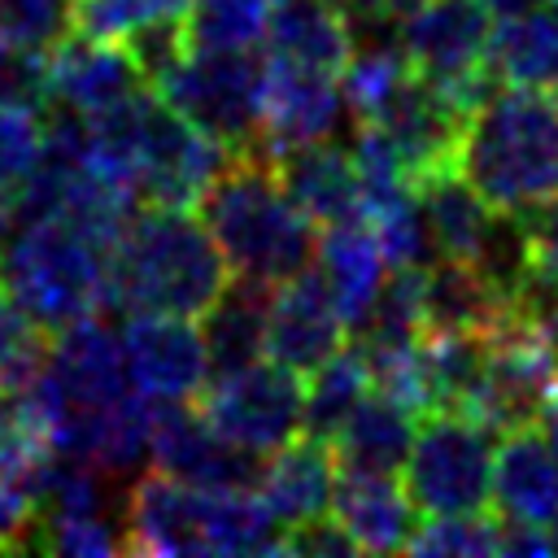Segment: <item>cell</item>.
<instances>
[{
  "mask_svg": "<svg viewBox=\"0 0 558 558\" xmlns=\"http://www.w3.org/2000/svg\"><path fill=\"white\" fill-rule=\"evenodd\" d=\"M196 214L205 218L235 279L279 288L296 270L314 266L318 222L283 192L266 148L231 153V161L205 187Z\"/></svg>",
  "mask_w": 558,
  "mask_h": 558,
  "instance_id": "6da1fadb",
  "label": "cell"
},
{
  "mask_svg": "<svg viewBox=\"0 0 558 558\" xmlns=\"http://www.w3.org/2000/svg\"><path fill=\"white\" fill-rule=\"evenodd\" d=\"M227 283L231 266L196 209L144 205L109 253L105 305L126 314L157 310L201 318Z\"/></svg>",
  "mask_w": 558,
  "mask_h": 558,
  "instance_id": "7a4b0ae2",
  "label": "cell"
},
{
  "mask_svg": "<svg viewBox=\"0 0 558 558\" xmlns=\"http://www.w3.org/2000/svg\"><path fill=\"white\" fill-rule=\"evenodd\" d=\"M458 170L497 214H536L558 196V96L493 87L462 135Z\"/></svg>",
  "mask_w": 558,
  "mask_h": 558,
  "instance_id": "3957f363",
  "label": "cell"
},
{
  "mask_svg": "<svg viewBox=\"0 0 558 558\" xmlns=\"http://www.w3.org/2000/svg\"><path fill=\"white\" fill-rule=\"evenodd\" d=\"M0 279L44 327L61 331L105 310L109 248L87 240L65 218L17 222L0 253Z\"/></svg>",
  "mask_w": 558,
  "mask_h": 558,
  "instance_id": "277c9868",
  "label": "cell"
},
{
  "mask_svg": "<svg viewBox=\"0 0 558 558\" xmlns=\"http://www.w3.org/2000/svg\"><path fill=\"white\" fill-rule=\"evenodd\" d=\"M262 87L266 61L253 48H192L157 87L192 126L231 153L262 144Z\"/></svg>",
  "mask_w": 558,
  "mask_h": 558,
  "instance_id": "5b68a950",
  "label": "cell"
},
{
  "mask_svg": "<svg viewBox=\"0 0 558 558\" xmlns=\"http://www.w3.org/2000/svg\"><path fill=\"white\" fill-rule=\"evenodd\" d=\"M554 392H558L554 331L514 305L484 336V379H480L471 418H480L488 432L506 436V432L541 423Z\"/></svg>",
  "mask_w": 558,
  "mask_h": 558,
  "instance_id": "8992f818",
  "label": "cell"
},
{
  "mask_svg": "<svg viewBox=\"0 0 558 558\" xmlns=\"http://www.w3.org/2000/svg\"><path fill=\"white\" fill-rule=\"evenodd\" d=\"M480 418L458 410L423 414L410 458H405V493L423 514H466L488 506L493 484V445Z\"/></svg>",
  "mask_w": 558,
  "mask_h": 558,
  "instance_id": "52a82bcc",
  "label": "cell"
},
{
  "mask_svg": "<svg viewBox=\"0 0 558 558\" xmlns=\"http://www.w3.org/2000/svg\"><path fill=\"white\" fill-rule=\"evenodd\" d=\"M196 405L227 440L266 458L301 432L305 384L296 371L279 362H253V366L205 379V388L196 392Z\"/></svg>",
  "mask_w": 558,
  "mask_h": 558,
  "instance_id": "ba28073f",
  "label": "cell"
},
{
  "mask_svg": "<svg viewBox=\"0 0 558 558\" xmlns=\"http://www.w3.org/2000/svg\"><path fill=\"white\" fill-rule=\"evenodd\" d=\"M493 13L484 0H427L401 22V44L423 78L453 92L462 105H480L497 83L484 65Z\"/></svg>",
  "mask_w": 558,
  "mask_h": 558,
  "instance_id": "9c48e42d",
  "label": "cell"
},
{
  "mask_svg": "<svg viewBox=\"0 0 558 558\" xmlns=\"http://www.w3.org/2000/svg\"><path fill=\"white\" fill-rule=\"evenodd\" d=\"M148 458L157 471L196 488H257L262 453L227 440L196 401H157Z\"/></svg>",
  "mask_w": 558,
  "mask_h": 558,
  "instance_id": "30bf717a",
  "label": "cell"
},
{
  "mask_svg": "<svg viewBox=\"0 0 558 558\" xmlns=\"http://www.w3.org/2000/svg\"><path fill=\"white\" fill-rule=\"evenodd\" d=\"M48 375L61 392V418L52 427V449L61 445V436L70 432L74 418L96 414L105 405H113L118 397H126L135 384L126 375V353H122V336L100 323L96 314L61 327L52 336V353H48Z\"/></svg>",
  "mask_w": 558,
  "mask_h": 558,
  "instance_id": "8fae6325",
  "label": "cell"
},
{
  "mask_svg": "<svg viewBox=\"0 0 558 558\" xmlns=\"http://www.w3.org/2000/svg\"><path fill=\"white\" fill-rule=\"evenodd\" d=\"M122 353L131 384L153 401H196V392L209 379L201 327L183 314H126Z\"/></svg>",
  "mask_w": 558,
  "mask_h": 558,
  "instance_id": "7c38bea8",
  "label": "cell"
},
{
  "mask_svg": "<svg viewBox=\"0 0 558 558\" xmlns=\"http://www.w3.org/2000/svg\"><path fill=\"white\" fill-rule=\"evenodd\" d=\"M209 497L214 488L183 484L157 466L153 475H140L122 501L126 554H209Z\"/></svg>",
  "mask_w": 558,
  "mask_h": 558,
  "instance_id": "4fadbf2b",
  "label": "cell"
},
{
  "mask_svg": "<svg viewBox=\"0 0 558 558\" xmlns=\"http://www.w3.org/2000/svg\"><path fill=\"white\" fill-rule=\"evenodd\" d=\"M349 323L327 288V279L318 275V266L296 270L292 279H283L270 292V314H266V357L310 375L314 366H323L331 353L344 349Z\"/></svg>",
  "mask_w": 558,
  "mask_h": 558,
  "instance_id": "5bb4252c",
  "label": "cell"
},
{
  "mask_svg": "<svg viewBox=\"0 0 558 558\" xmlns=\"http://www.w3.org/2000/svg\"><path fill=\"white\" fill-rule=\"evenodd\" d=\"M344 113L340 74L296 65L288 57H266V87H262V144L266 153H283L296 144L331 140Z\"/></svg>",
  "mask_w": 558,
  "mask_h": 558,
  "instance_id": "9a60e30c",
  "label": "cell"
},
{
  "mask_svg": "<svg viewBox=\"0 0 558 558\" xmlns=\"http://www.w3.org/2000/svg\"><path fill=\"white\" fill-rule=\"evenodd\" d=\"M514 310V292L480 262L436 257L423 266V331L488 336Z\"/></svg>",
  "mask_w": 558,
  "mask_h": 558,
  "instance_id": "2e32d148",
  "label": "cell"
},
{
  "mask_svg": "<svg viewBox=\"0 0 558 558\" xmlns=\"http://www.w3.org/2000/svg\"><path fill=\"white\" fill-rule=\"evenodd\" d=\"M48 83H52V105H70L78 113H96L131 96L135 87H148L118 39H92L78 31H70L48 52Z\"/></svg>",
  "mask_w": 558,
  "mask_h": 558,
  "instance_id": "e0dca14e",
  "label": "cell"
},
{
  "mask_svg": "<svg viewBox=\"0 0 558 558\" xmlns=\"http://www.w3.org/2000/svg\"><path fill=\"white\" fill-rule=\"evenodd\" d=\"M488 501L501 519L519 523H549L558 514V449L545 432L519 427L497 440Z\"/></svg>",
  "mask_w": 558,
  "mask_h": 558,
  "instance_id": "ac0fdd59",
  "label": "cell"
},
{
  "mask_svg": "<svg viewBox=\"0 0 558 558\" xmlns=\"http://www.w3.org/2000/svg\"><path fill=\"white\" fill-rule=\"evenodd\" d=\"M275 157V174L283 183V192L318 222H349L362 218V183H357V166L353 153L331 144V140H314V144H296Z\"/></svg>",
  "mask_w": 558,
  "mask_h": 558,
  "instance_id": "d6986e66",
  "label": "cell"
},
{
  "mask_svg": "<svg viewBox=\"0 0 558 558\" xmlns=\"http://www.w3.org/2000/svg\"><path fill=\"white\" fill-rule=\"evenodd\" d=\"M336 480H340V466H336L331 445L301 432L275 453H266L262 475H257V497L283 527H296L331 510Z\"/></svg>",
  "mask_w": 558,
  "mask_h": 558,
  "instance_id": "ffe728a7",
  "label": "cell"
},
{
  "mask_svg": "<svg viewBox=\"0 0 558 558\" xmlns=\"http://www.w3.org/2000/svg\"><path fill=\"white\" fill-rule=\"evenodd\" d=\"M331 514L340 527L357 541L362 554H397L414 536V501L405 484L392 475H362V471H340L336 493H331Z\"/></svg>",
  "mask_w": 558,
  "mask_h": 558,
  "instance_id": "44dd1931",
  "label": "cell"
},
{
  "mask_svg": "<svg viewBox=\"0 0 558 558\" xmlns=\"http://www.w3.org/2000/svg\"><path fill=\"white\" fill-rule=\"evenodd\" d=\"M414 192H418V209H423L436 257L480 262V253L493 235L497 209L471 187V179L458 166H449V170H436L423 183H414Z\"/></svg>",
  "mask_w": 558,
  "mask_h": 558,
  "instance_id": "7402d4cb",
  "label": "cell"
},
{
  "mask_svg": "<svg viewBox=\"0 0 558 558\" xmlns=\"http://www.w3.org/2000/svg\"><path fill=\"white\" fill-rule=\"evenodd\" d=\"M314 266L318 275L327 279L349 331L366 318L379 283H384V248L362 218H349V222H331V227H318V253H314Z\"/></svg>",
  "mask_w": 558,
  "mask_h": 558,
  "instance_id": "603a6c76",
  "label": "cell"
},
{
  "mask_svg": "<svg viewBox=\"0 0 558 558\" xmlns=\"http://www.w3.org/2000/svg\"><path fill=\"white\" fill-rule=\"evenodd\" d=\"M414 432H418V414L371 388L366 401L349 414V423L331 440L336 466L362 475H397L410 458Z\"/></svg>",
  "mask_w": 558,
  "mask_h": 558,
  "instance_id": "cb8c5ba5",
  "label": "cell"
},
{
  "mask_svg": "<svg viewBox=\"0 0 558 558\" xmlns=\"http://www.w3.org/2000/svg\"><path fill=\"white\" fill-rule=\"evenodd\" d=\"M270 292L266 283L235 279L222 288V296L201 314V340L209 357V375H227L240 366L262 362L266 353V314H270Z\"/></svg>",
  "mask_w": 558,
  "mask_h": 558,
  "instance_id": "d4e9b609",
  "label": "cell"
},
{
  "mask_svg": "<svg viewBox=\"0 0 558 558\" xmlns=\"http://www.w3.org/2000/svg\"><path fill=\"white\" fill-rule=\"evenodd\" d=\"M484 65L501 87H536L558 96V9H523L501 17L488 35Z\"/></svg>",
  "mask_w": 558,
  "mask_h": 558,
  "instance_id": "484cf974",
  "label": "cell"
},
{
  "mask_svg": "<svg viewBox=\"0 0 558 558\" xmlns=\"http://www.w3.org/2000/svg\"><path fill=\"white\" fill-rule=\"evenodd\" d=\"M353 26L327 4V0H275L266 22V44L275 57H288L296 65H314L327 74H340L353 52Z\"/></svg>",
  "mask_w": 558,
  "mask_h": 558,
  "instance_id": "4316f807",
  "label": "cell"
},
{
  "mask_svg": "<svg viewBox=\"0 0 558 558\" xmlns=\"http://www.w3.org/2000/svg\"><path fill=\"white\" fill-rule=\"evenodd\" d=\"M371 392V371L362 362L357 349H340L331 353L323 366L310 371L305 384V414H301V432L314 440H336V432L349 423V414L366 401Z\"/></svg>",
  "mask_w": 558,
  "mask_h": 558,
  "instance_id": "83f0119b",
  "label": "cell"
},
{
  "mask_svg": "<svg viewBox=\"0 0 558 558\" xmlns=\"http://www.w3.org/2000/svg\"><path fill=\"white\" fill-rule=\"evenodd\" d=\"M52 353V327H44L13 292H0V392H22Z\"/></svg>",
  "mask_w": 558,
  "mask_h": 558,
  "instance_id": "f1b7e54d",
  "label": "cell"
},
{
  "mask_svg": "<svg viewBox=\"0 0 558 558\" xmlns=\"http://www.w3.org/2000/svg\"><path fill=\"white\" fill-rule=\"evenodd\" d=\"M275 0H192L187 39L192 48H253L266 39Z\"/></svg>",
  "mask_w": 558,
  "mask_h": 558,
  "instance_id": "f546056e",
  "label": "cell"
},
{
  "mask_svg": "<svg viewBox=\"0 0 558 558\" xmlns=\"http://www.w3.org/2000/svg\"><path fill=\"white\" fill-rule=\"evenodd\" d=\"M497 532H501V523L488 519L484 510L427 514V523L414 527L405 549L432 554V558H484V554H497Z\"/></svg>",
  "mask_w": 558,
  "mask_h": 558,
  "instance_id": "4dcf8cb0",
  "label": "cell"
},
{
  "mask_svg": "<svg viewBox=\"0 0 558 558\" xmlns=\"http://www.w3.org/2000/svg\"><path fill=\"white\" fill-rule=\"evenodd\" d=\"M192 0H74V31L92 39H126L157 17H187Z\"/></svg>",
  "mask_w": 558,
  "mask_h": 558,
  "instance_id": "1f68e13d",
  "label": "cell"
},
{
  "mask_svg": "<svg viewBox=\"0 0 558 558\" xmlns=\"http://www.w3.org/2000/svg\"><path fill=\"white\" fill-rule=\"evenodd\" d=\"M74 31V0H0V35L17 48L52 52Z\"/></svg>",
  "mask_w": 558,
  "mask_h": 558,
  "instance_id": "d6a6232c",
  "label": "cell"
},
{
  "mask_svg": "<svg viewBox=\"0 0 558 558\" xmlns=\"http://www.w3.org/2000/svg\"><path fill=\"white\" fill-rule=\"evenodd\" d=\"M44 148V122L39 109L0 100V196L13 201V192L26 183Z\"/></svg>",
  "mask_w": 558,
  "mask_h": 558,
  "instance_id": "836d02e7",
  "label": "cell"
},
{
  "mask_svg": "<svg viewBox=\"0 0 558 558\" xmlns=\"http://www.w3.org/2000/svg\"><path fill=\"white\" fill-rule=\"evenodd\" d=\"M122 48L131 52L140 78H144L148 87H161L166 74L192 52L187 17H157V22H144V26H135V31L122 39Z\"/></svg>",
  "mask_w": 558,
  "mask_h": 558,
  "instance_id": "e575fe53",
  "label": "cell"
},
{
  "mask_svg": "<svg viewBox=\"0 0 558 558\" xmlns=\"http://www.w3.org/2000/svg\"><path fill=\"white\" fill-rule=\"evenodd\" d=\"M39 549L61 558H105L126 549V541L122 527H113L105 514H65V519H44Z\"/></svg>",
  "mask_w": 558,
  "mask_h": 558,
  "instance_id": "d590c367",
  "label": "cell"
},
{
  "mask_svg": "<svg viewBox=\"0 0 558 558\" xmlns=\"http://www.w3.org/2000/svg\"><path fill=\"white\" fill-rule=\"evenodd\" d=\"M0 100L26 105V109H44V105H52L48 52L9 44L4 57H0Z\"/></svg>",
  "mask_w": 558,
  "mask_h": 558,
  "instance_id": "8d00e7d4",
  "label": "cell"
},
{
  "mask_svg": "<svg viewBox=\"0 0 558 558\" xmlns=\"http://www.w3.org/2000/svg\"><path fill=\"white\" fill-rule=\"evenodd\" d=\"M279 554H296V558H344V554H357V541L327 510V514H314V519H305L296 527H283V549Z\"/></svg>",
  "mask_w": 558,
  "mask_h": 558,
  "instance_id": "74e56055",
  "label": "cell"
},
{
  "mask_svg": "<svg viewBox=\"0 0 558 558\" xmlns=\"http://www.w3.org/2000/svg\"><path fill=\"white\" fill-rule=\"evenodd\" d=\"M527 279L558 292V196L527 214Z\"/></svg>",
  "mask_w": 558,
  "mask_h": 558,
  "instance_id": "f35d334b",
  "label": "cell"
},
{
  "mask_svg": "<svg viewBox=\"0 0 558 558\" xmlns=\"http://www.w3.org/2000/svg\"><path fill=\"white\" fill-rule=\"evenodd\" d=\"M349 26H371L375 17H384V0H327Z\"/></svg>",
  "mask_w": 558,
  "mask_h": 558,
  "instance_id": "ab89813d",
  "label": "cell"
},
{
  "mask_svg": "<svg viewBox=\"0 0 558 558\" xmlns=\"http://www.w3.org/2000/svg\"><path fill=\"white\" fill-rule=\"evenodd\" d=\"M427 0H384V17L388 22H405L410 13H418Z\"/></svg>",
  "mask_w": 558,
  "mask_h": 558,
  "instance_id": "60d3db41",
  "label": "cell"
},
{
  "mask_svg": "<svg viewBox=\"0 0 558 558\" xmlns=\"http://www.w3.org/2000/svg\"><path fill=\"white\" fill-rule=\"evenodd\" d=\"M488 13L497 17H510V13H523V9H536V0H484Z\"/></svg>",
  "mask_w": 558,
  "mask_h": 558,
  "instance_id": "b9f144b4",
  "label": "cell"
},
{
  "mask_svg": "<svg viewBox=\"0 0 558 558\" xmlns=\"http://www.w3.org/2000/svg\"><path fill=\"white\" fill-rule=\"evenodd\" d=\"M541 427H545V436H549V445L558 449V392H554V401L545 405V414H541Z\"/></svg>",
  "mask_w": 558,
  "mask_h": 558,
  "instance_id": "7bdbcfd3",
  "label": "cell"
},
{
  "mask_svg": "<svg viewBox=\"0 0 558 558\" xmlns=\"http://www.w3.org/2000/svg\"><path fill=\"white\" fill-rule=\"evenodd\" d=\"M545 532H549V549H554V554H558V514H554V519H549V523H545Z\"/></svg>",
  "mask_w": 558,
  "mask_h": 558,
  "instance_id": "ee69618b",
  "label": "cell"
},
{
  "mask_svg": "<svg viewBox=\"0 0 558 558\" xmlns=\"http://www.w3.org/2000/svg\"><path fill=\"white\" fill-rule=\"evenodd\" d=\"M4 48H9V39H4V35H0V57H4Z\"/></svg>",
  "mask_w": 558,
  "mask_h": 558,
  "instance_id": "f6af8a7d",
  "label": "cell"
},
{
  "mask_svg": "<svg viewBox=\"0 0 558 558\" xmlns=\"http://www.w3.org/2000/svg\"><path fill=\"white\" fill-rule=\"evenodd\" d=\"M554 4H558V0H554Z\"/></svg>",
  "mask_w": 558,
  "mask_h": 558,
  "instance_id": "bcb514c9",
  "label": "cell"
},
{
  "mask_svg": "<svg viewBox=\"0 0 558 558\" xmlns=\"http://www.w3.org/2000/svg\"><path fill=\"white\" fill-rule=\"evenodd\" d=\"M0 462H4V458H0Z\"/></svg>",
  "mask_w": 558,
  "mask_h": 558,
  "instance_id": "7dc6e473",
  "label": "cell"
}]
</instances>
